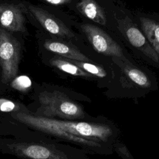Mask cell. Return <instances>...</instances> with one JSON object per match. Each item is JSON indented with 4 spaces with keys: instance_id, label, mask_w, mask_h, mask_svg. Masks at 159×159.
Instances as JSON below:
<instances>
[{
    "instance_id": "1",
    "label": "cell",
    "mask_w": 159,
    "mask_h": 159,
    "mask_svg": "<svg viewBox=\"0 0 159 159\" xmlns=\"http://www.w3.org/2000/svg\"><path fill=\"white\" fill-rule=\"evenodd\" d=\"M10 116L14 120L25 126L30 124L46 125L80 137L112 145L120 135L117 125L104 117L98 121L91 122L46 118L23 112L11 113Z\"/></svg>"
},
{
    "instance_id": "2",
    "label": "cell",
    "mask_w": 159,
    "mask_h": 159,
    "mask_svg": "<svg viewBox=\"0 0 159 159\" xmlns=\"http://www.w3.org/2000/svg\"><path fill=\"white\" fill-rule=\"evenodd\" d=\"M0 152L22 159H89L84 150L53 138L40 141L0 139Z\"/></svg>"
},
{
    "instance_id": "14",
    "label": "cell",
    "mask_w": 159,
    "mask_h": 159,
    "mask_svg": "<svg viewBox=\"0 0 159 159\" xmlns=\"http://www.w3.org/2000/svg\"><path fill=\"white\" fill-rule=\"evenodd\" d=\"M50 63L53 66L72 76L83 78L87 80H93L95 79L91 75L80 68L68 58L57 55L50 59Z\"/></svg>"
},
{
    "instance_id": "10",
    "label": "cell",
    "mask_w": 159,
    "mask_h": 159,
    "mask_svg": "<svg viewBox=\"0 0 159 159\" xmlns=\"http://www.w3.org/2000/svg\"><path fill=\"white\" fill-rule=\"evenodd\" d=\"M44 47L47 50L63 58L76 61L93 62L91 59L71 43L47 39L45 41Z\"/></svg>"
},
{
    "instance_id": "8",
    "label": "cell",
    "mask_w": 159,
    "mask_h": 159,
    "mask_svg": "<svg viewBox=\"0 0 159 159\" xmlns=\"http://www.w3.org/2000/svg\"><path fill=\"white\" fill-rule=\"evenodd\" d=\"M24 10L22 4L0 3V26L8 32H25Z\"/></svg>"
},
{
    "instance_id": "16",
    "label": "cell",
    "mask_w": 159,
    "mask_h": 159,
    "mask_svg": "<svg viewBox=\"0 0 159 159\" xmlns=\"http://www.w3.org/2000/svg\"><path fill=\"white\" fill-rule=\"evenodd\" d=\"M11 86L19 91L26 92L31 86V80L27 76H17L12 80Z\"/></svg>"
},
{
    "instance_id": "13",
    "label": "cell",
    "mask_w": 159,
    "mask_h": 159,
    "mask_svg": "<svg viewBox=\"0 0 159 159\" xmlns=\"http://www.w3.org/2000/svg\"><path fill=\"white\" fill-rule=\"evenodd\" d=\"M72 63L78 66L80 68L91 75L93 78L99 80L101 82L102 86H107L112 80L114 77L113 71H107L103 66L95 64L93 62L80 61L69 59Z\"/></svg>"
},
{
    "instance_id": "15",
    "label": "cell",
    "mask_w": 159,
    "mask_h": 159,
    "mask_svg": "<svg viewBox=\"0 0 159 159\" xmlns=\"http://www.w3.org/2000/svg\"><path fill=\"white\" fill-rule=\"evenodd\" d=\"M30 112V110L21 103L5 98H0V112Z\"/></svg>"
},
{
    "instance_id": "9",
    "label": "cell",
    "mask_w": 159,
    "mask_h": 159,
    "mask_svg": "<svg viewBox=\"0 0 159 159\" xmlns=\"http://www.w3.org/2000/svg\"><path fill=\"white\" fill-rule=\"evenodd\" d=\"M28 8L34 17L49 33L69 40L75 37V35L73 31L63 22L48 11L32 4H29Z\"/></svg>"
},
{
    "instance_id": "4",
    "label": "cell",
    "mask_w": 159,
    "mask_h": 159,
    "mask_svg": "<svg viewBox=\"0 0 159 159\" xmlns=\"http://www.w3.org/2000/svg\"><path fill=\"white\" fill-rule=\"evenodd\" d=\"M39 106L33 115L50 119L67 120H82L96 122L103 116L93 117L85 112L83 106L76 99L64 92L54 90L45 91L38 97Z\"/></svg>"
},
{
    "instance_id": "17",
    "label": "cell",
    "mask_w": 159,
    "mask_h": 159,
    "mask_svg": "<svg viewBox=\"0 0 159 159\" xmlns=\"http://www.w3.org/2000/svg\"><path fill=\"white\" fill-rule=\"evenodd\" d=\"M113 150L122 159H134L127 147L118 140L114 143Z\"/></svg>"
},
{
    "instance_id": "5",
    "label": "cell",
    "mask_w": 159,
    "mask_h": 159,
    "mask_svg": "<svg viewBox=\"0 0 159 159\" xmlns=\"http://www.w3.org/2000/svg\"><path fill=\"white\" fill-rule=\"evenodd\" d=\"M116 27L131 48L152 65L159 67V57L140 28L127 16L114 15Z\"/></svg>"
},
{
    "instance_id": "18",
    "label": "cell",
    "mask_w": 159,
    "mask_h": 159,
    "mask_svg": "<svg viewBox=\"0 0 159 159\" xmlns=\"http://www.w3.org/2000/svg\"><path fill=\"white\" fill-rule=\"evenodd\" d=\"M48 3L54 4V5H61L64 4H67L70 2L72 0H43Z\"/></svg>"
},
{
    "instance_id": "12",
    "label": "cell",
    "mask_w": 159,
    "mask_h": 159,
    "mask_svg": "<svg viewBox=\"0 0 159 159\" xmlns=\"http://www.w3.org/2000/svg\"><path fill=\"white\" fill-rule=\"evenodd\" d=\"M140 28L159 57V20L143 13H139Z\"/></svg>"
},
{
    "instance_id": "7",
    "label": "cell",
    "mask_w": 159,
    "mask_h": 159,
    "mask_svg": "<svg viewBox=\"0 0 159 159\" xmlns=\"http://www.w3.org/2000/svg\"><path fill=\"white\" fill-rule=\"evenodd\" d=\"M19 42L8 31L0 26V65L1 81L7 84L16 76L20 61Z\"/></svg>"
},
{
    "instance_id": "11",
    "label": "cell",
    "mask_w": 159,
    "mask_h": 159,
    "mask_svg": "<svg viewBox=\"0 0 159 159\" xmlns=\"http://www.w3.org/2000/svg\"><path fill=\"white\" fill-rule=\"evenodd\" d=\"M78 12L83 16L102 26H107L106 14L96 0H78L76 4Z\"/></svg>"
},
{
    "instance_id": "3",
    "label": "cell",
    "mask_w": 159,
    "mask_h": 159,
    "mask_svg": "<svg viewBox=\"0 0 159 159\" xmlns=\"http://www.w3.org/2000/svg\"><path fill=\"white\" fill-rule=\"evenodd\" d=\"M114 77L107 86L106 95L111 98H139L155 90L157 84L151 74L130 60L111 58Z\"/></svg>"
},
{
    "instance_id": "6",
    "label": "cell",
    "mask_w": 159,
    "mask_h": 159,
    "mask_svg": "<svg viewBox=\"0 0 159 159\" xmlns=\"http://www.w3.org/2000/svg\"><path fill=\"white\" fill-rule=\"evenodd\" d=\"M79 28L98 53L124 61L130 60L125 55L123 48L119 43L99 26L89 23H82L80 24Z\"/></svg>"
}]
</instances>
